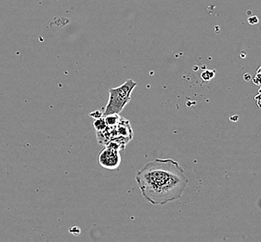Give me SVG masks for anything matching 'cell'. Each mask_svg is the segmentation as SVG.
Returning <instances> with one entry per match:
<instances>
[{
    "label": "cell",
    "mask_w": 261,
    "mask_h": 242,
    "mask_svg": "<svg viewBox=\"0 0 261 242\" xmlns=\"http://www.w3.org/2000/svg\"><path fill=\"white\" fill-rule=\"evenodd\" d=\"M137 86V82L127 79L125 83L109 90V100L102 112V116L120 114L125 106L130 102L131 93Z\"/></svg>",
    "instance_id": "7a4b0ae2"
},
{
    "label": "cell",
    "mask_w": 261,
    "mask_h": 242,
    "mask_svg": "<svg viewBox=\"0 0 261 242\" xmlns=\"http://www.w3.org/2000/svg\"><path fill=\"white\" fill-rule=\"evenodd\" d=\"M137 184L152 205H166L181 198L188 185L184 170L173 159H155L137 172Z\"/></svg>",
    "instance_id": "6da1fadb"
},
{
    "label": "cell",
    "mask_w": 261,
    "mask_h": 242,
    "mask_svg": "<svg viewBox=\"0 0 261 242\" xmlns=\"http://www.w3.org/2000/svg\"><path fill=\"white\" fill-rule=\"evenodd\" d=\"M93 126H94L95 130H96L97 132H101V131L105 130V129L107 128V124H106V122H105V117L101 116V117H99V118H97V119L95 120Z\"/></svg>",
    "instance_id": "277c9868"
},
{
    "label": "cell",
    "mask_w": 261,
    "mask_h": 242,
    "mask_svg": "<svg viewBox=\"0 0 261 242\" xmlns=\"http://www.w3.org/2000/svg\"><path fill=\"white\" fill-rule=\"evenodd\" d=\"M120 151L113 148H106L99 153V163L102 168L115 170L120 166Z\"/></svg>",
    "instance_id": "3957f363"
},
{
    "label": "cell",
    "mask_w": 261,
    "mask_h": 242,
    "mask_svg": "<svg viewBox=\"0 0 261 242\" xmlns=\"http://www.w3.org/2000/svg\"><path fill=\"white\" fill-rule=\"evenodd\" d=\"M249 22H250V23H253V25H255L256 22H258V19H257V17L254 16V17H251V18H249Z\"/></svg>",
    "instance_id": "5b68a950"
}]
</instances>
